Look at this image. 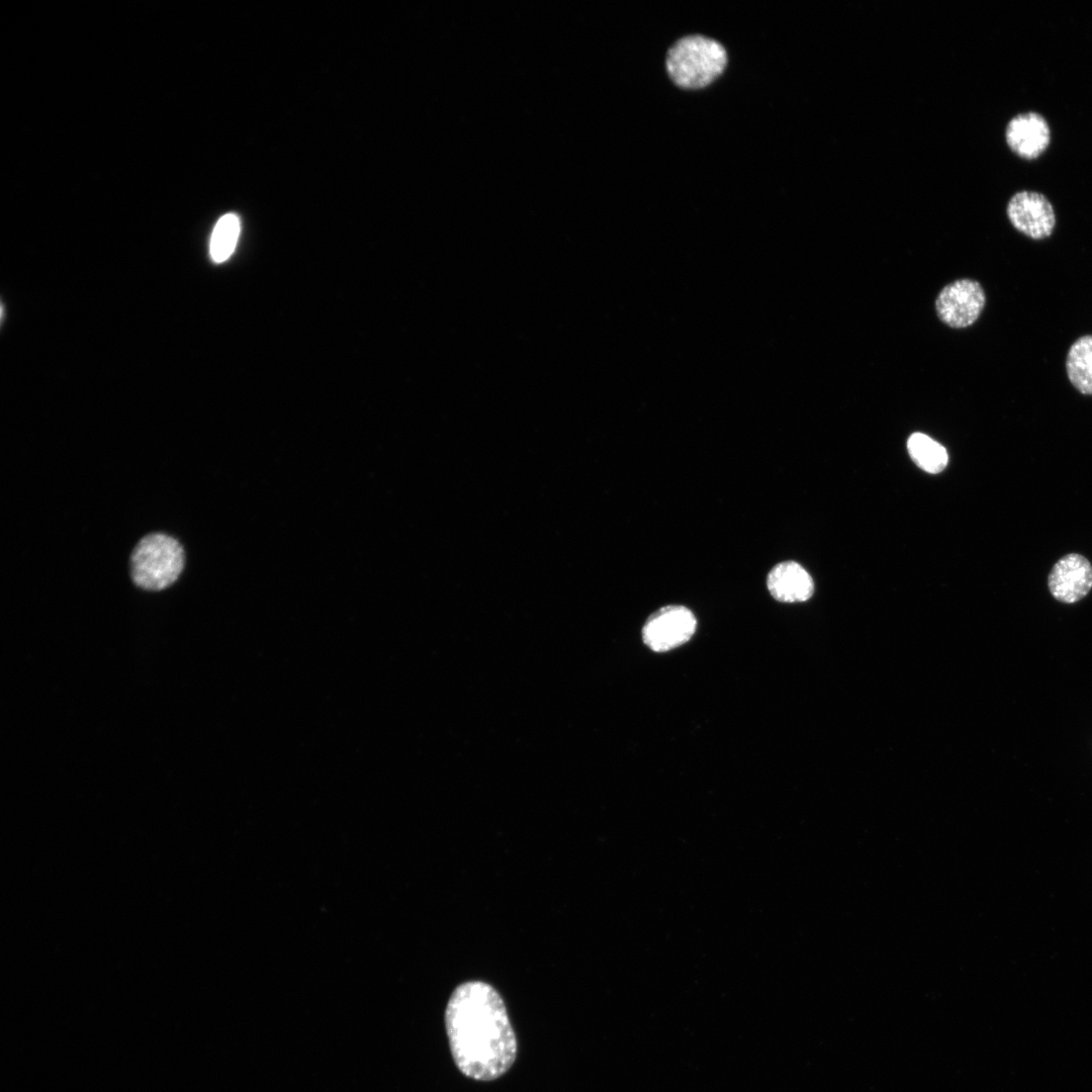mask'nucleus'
Listing matches in <instances>:
<instances>
[{
  "label": "nucleus",
  "instance_id": "0eeeda50",
  "mask_svg": "<svg viewBox=\"0 0 1092 1092\" xmlns=\"http://www.w3.org/2000/svg\"><path fill=\"white\" fill-rule=\"evenodd\" d=\"M1048 585L1052 596L1065 604H1074L1092 588V565L1081 554L1069 553L1053 566Z\"/></svg>",
  "mask_w": 1092,
  "mask_h": 1092
},
{
  "label": "nucleus",
  "instance_id": "7ed1b4c3",
  "mask_svg": "<svg viewBox=\"0 0 1092 1092\" xmlns=\"http://www.w3.org/2000/svg\"><path fill=\"white\" fill-rule=\"evenodd\" d=\"M665 63L675 85L685 89H700L723 73L727 54L715 39L698 34L688 35L672 44Z\"/></svg>",
  "mask_w": 1092,
  "mask_h": 1092
},
{
  "label": "nucleus",
  "instance_id": "1a4fd4ad",
  "mask_svg": "<svg viewBox=\"0 0 1092 1092\" xmlns=\"http://www.w3.org/2000/svg\"><path fill=\"white\" fill-rule=\"evenodd\" d=\"M766 586L770 596L782 603H801L814 593V582L808 571L795 561H783L768 572Z\"/></svg>",
  "mask_w": 1092,
  "mask_h": 1092
},
{
  "label": "nucleus",
  "instance_id": "9b49d317",
  "mask_svg": "<svg viewBox=\"0 0 1092 1092\" xmlns=\"http://www.w3.org/2000/svg\"><path fill=\"white\" fill-rule=\"evenodd\" d=\"M907 449L917 466L928 473L936 474L947 465L945 448L925 434H912L907 441Z\"/></svg>",
  "mask_w": 1092,
  "mask_h": 1092
},
{
  "label": "nucleus",
  "instance_id": "6e6552de",
  "mask_svg": "<svg viewBox=\"0 0 1092 1092\" xmlns=\"http://www.w3.org/2000/svg\"><path fill=\"white\" fill-rule=\"evenodd\" d=\"M1005 141L1023 159H1035L1049 146L1051 130L1045 118L1034 111L1013 116L1005 127Z\"/></svg>",
  "mask_w": 1092,
  "mask_h": 1092
},
{
  "label": "nucleus",
  "instance_id": "f03ea898",
  "mask_svg": "<svg viewBox=\"0 0 1092 1092\" xmlns=\"http://www.w3.org/2000/svg\"><path fill=\"white\" fill-rule=\"evenodd\" d=\"M185 564V549L176 537L152 532L140 538L130 552V579L141 589L163 590L178 580Z\"/></svg>",
  "mask_w": 1092,
  "mask_h": 1092
},
{
  "label": "nucleus",
  "instance_id": "423d86ee",
  "mask_svg": "<svg viewBox=\"0 0 1092 1092\" xmlns=\"http://www.w3.org/2000/svg\"><path fill=\"white\" fill-rule=\"evenodd\" d=\"M1006 212L1017 231L1034 240L1050 237L1056 224L1052 203L1043 194L1035 191L1015 193L1008 201Z\"/></svg>",
  "mask_w": 1092,
  "mask_h": 1092
},
{
  "label": "nucleus",
  "instance_id": "9d476101",
  "mask_svg": "<svg viewBox=\"0 0 1092 1092\" xmlns=\"http://www.w3.org/2000/svg\"><path fill=\"white\" fill-rule=\"evenodd\" d=\"M1067 374L1074 387L1083 394H1092V335L1076 340L1066 361Z\"/></svg>",
  "mask_w": 1092,
  "mask_h": 1092
},
{
  "label": "nucleus",
  "instance_id": "39448f33",
  "mask_svg": "<svg viewBox=\"0 0 1092 1092\" xmlns=\"http://www.w3.org/2000/svg\"><path fill=\"white\" fill-rule=\"evenodd\" d=\"M985 302V292L979 282L960 279L941 289L935 307L941 322L951 328L961 329L977 321Z\"/></svg>",
  "mask_w": 1092,
  "mask_h": 1092
},
{
  "label": "nucleus",
  "instance_id": "f8f14e48",
  "mask_svg": "<svg viewBox=\"0 0 1092 1092\" xmlns=\"http://www.w3.org/2000/svg\"><path fill=\"white\" fill-rule=\"evenodd\" d=\"M240 219L235 213L222 215L210 237L209 254L213 262L222 263L233 254L240 235Z\"/></svg>",
  "mask_w": 1092,
  "mask_h": 1092
},
{
  "label": "nucleus",
  "instance_id": "20e7f679",
  "mask_svg": "<svg viewBox=\"0 0 1092 1092\" xmlns=\"http://www.w3.org/2000/svg\"><path fill=\"white\" fill-rule=\"evenodd\" d=\"M696 629L697 619L689 608L669 605L659 608L647 618L641 637L650 650L662 653L686 644Z\"/></svg>",
  "mask_w": 1092,
  "mask_h": 1092
},
{
  "label": "nucleus",
  "instance_id": "f257e3e1",
  "mask_svg": "<svg viewBox=\"0 0 1092 1092\" xmlns=\"http://www.w3.org/2000/svg\"><path fill=\"white\" fill-rule=\"evenodd\" d=\"M445 1024L454 1062L465 1076L490 1081L515 1062V1032L502 997L489 984L459 985L448 1001Z\"/></svg>",
  "mask_w": 1092,
  "mask_h": 1092
}]
</instances>
